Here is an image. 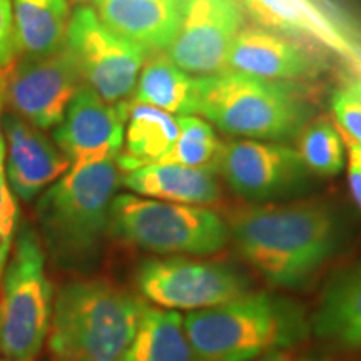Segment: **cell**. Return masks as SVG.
<instances>
[{"mask_svg": "<svg viewBox=\"0 0 361 361\" xmlns=\"http://www.w3.org/2000/svg\"><path fill=\"white\" fill-rule=\"evenodd\" d=\"M226 223L238 255L279 290H303L341 246L338 216L322 201L238 207Z\"/></svg>", "mask_w": 361, "mask_h": 361, "instance_id": "1", "label": "cell"}, {"mask_svg": "<svg viewBox=\"0 0 361 361\" xmlns=\"http://www.w3.org/2000/svg\"><path fill=\"white\" fill-rule=\"evenodd\" d=\"M197 361H255L311 335L303 306L290 296L246 293L183 316Z\"/></svg>", "mask_w": 361, "mask_h": 361, "instance_id": "2", "label": "cell"}, {"mask_svg": "<svg viewBox=\"0 0 361 361\" xmlns=\"http://www.w3.org/2000/svg\"><path fill=\"white\" fill-rule=\"evenodd\" d=\"M116 159L69 169L40 197L37 218L49 258L59 269L89 273L111 233V206L121 184Z\"/></svg>", "mask_w": 361, "mask_h": 361, "instance_id": "3", "label": "cell"}, {"mask_svg": "<svg viewBox=\"0 0 361 361\" xmlns=\"http://www.w3.org/2000/svg\"><path fill=\"white\" fill-rule=\"evenodd\" d=\"M146 303L102 279L64 284L52 305L49 350L54 361H121Z\"/></svg>", "mask_w": 361, "mask_h": 361, "instance_id": "4", "label": "cell"}, {"mask_svg": "<svg viewBox=\"0 0 361 361\" xmlns=\"http://www.w3.org/2000/svg\"><path fill=\"white\" fill-rule=\"evenodd\" d=\"M200 114L229 135L251 141L296 139L311 109L290 82L266 80L223 69L200 75Z\"/></svg>", "mask_w": 361, "mask_h": 361, "instance_id": "5", "label": "cell"}, {"mask_svg": "<svg viewBox=\"0 0 361 361\" xmlns=\"http://www.w3.org/2000/svg\"><path fill=\"white\" fill-rule=\"evenodd\" d=\"M111 233L159 256L214 255L229 243L226 219L206 206L119 194L111 206Z\"/></svg>", "mask_w": 361, "mask_h": 361, "instance_id": "6", "label": "cell"}, {"mask_svg": "<svg viewBox=\"0 0 361 361\" xmlns=\"http://www.w3.org/2000/svg\"><path fill=\"white\" fill-rule=\"evenodd\" d=\"M0 279V353L7 361H35L51 324L52 284L42 241L30 224L16 234Z\"/></svg>", "mask_w": 361, "mask_h": 361, "instance_id": "7", "label": "cell"}, {"mask_svg": "<svg viewBox=\"0 0 361 361\" xmlns=\"http://www.w3.org/2000/svg\"><path fill=\"white\" fill-rule=\"evenodd\" d=\"M135 286L142 298L161 308L200 311L246 295L251 281L241 269L223 261L161 256L137 266Z\"/></svg>", "mask_w": 361, "mask_h": 361, "instance_id": "8", "label": "cell"}, {"mask_svg": "<svg viewBox=\"0 0 361 361\" xmlns=\"http://www.w3.org/2000/svg\"><path fill=\"white\" fill-rule=\"evenodd\" d=\"M66 47L97 96L109 104L133 101L147 52L111 30L94 7L80 6L72 13Z\"/></svg>", "mask_w": 361, "mask_h": 361, "instance_id": "9", "label": "cell"}, {"mask_svg": "<svg viewBox=\"0 0 361 361\" xmlns=\"http://www.w3.org/2000/svg\"><path fill=\"white\" fill-rule=\"evenodd\" d=\"M216 173L229 189L250 202H266L303 194L310 171L296 149L281 142L238 139L221 144Z\"/></svg>", "mask_w": 361, "mask_h": 361, "instance_id": "10", "label": "cell"}, {"mask_svg": "<svg viewBox=\"0 0 361 361\" xmlns=\"http://www.w3.org/2000/svg\"><path fill=\"white\" fill-rule=\"evenodd\" d=\"M80 85V72L64 47L45 57L22 56L13 67H7L2 99L29 124L51 129L61 123Z\"/></svg>", "mask_w": 361, "mask_h": 361, "instance_id": "11", "label": "cell"}, {"mask_svg": "<svg viewBox=\"0 0 361 361\" xmlns=\"http://www.w3.org/2000/svg\"><path fill=\"white\" fill-rule=\"evenodd\" d=\"M238 0H180L179 22L166 56L189 74L226 69L229 47L243 29Z\"/></svg>", "mask_w": 361, "mask_h": 361, "instance_id": "12", "label": "cell"}, {"mask_svg": "<svg viewBox=\"0 0 361 361\" xmlns=\"http://www.w3.org/2000/svg\"><path fill=\"white\" fill-rule=\"evenodd\" d=\"M129 104H109L85 84L80 85L54 129V141L71 162V169L119 156Z\"/></svg>", "mask_w": 361, "mask_h": 361, "instance_id": "13", "label": "cell"}, {"mask_svg": "<svg viewBox=\"0 0 361 361\" xmlns=\"http://www.w3.org/2000/svg\"><path fill=\"white\" fill-rule=\"evenodd\" d=\"M226 69L266 80L293 82L322 71V62L301 40L266 27H243L229 47Z\"/></svg>", "mask_w": 361, "mask_h": 361, "instance_id": "14", "label": "cell"}, {"mask_svg": "<svg viewBox=\"0 0 361 361\" xmlns=\"http://www.w3.org/2000/svg\"><path fill=\"white\" fill-rule=\"evenodd\" d=\"M7 142L6 176L8 186L20 200L32 201L39 192L61 179L71 162L51 139L13 112L4 116Z\"/></svg>", "mask_w": 361, "mask_h": 361, "instance_id": "15", "label": "cell"}, {"mask_svg": "<svg viewBox=\"0 0 361 361\" xmlns=\"http://www.w3.org/2000/svg\"><path fill=\"white\" fill-rule=\"evenodd\" d=\"M243 4L266 29L326 47L348 59L361 72V49L318 0H243Z\"/></svg>", "mask_w": 361, "mask_h": 361, "instance_id": "16", "label": "cell"}, {"mask_svg": "<svg viewBox=\"0 0 361 361\" xmlns=\"http://www.w3.org/2000/svg\"><path fill=\"white\" fill-rule=\"evenodd\" d=\"M310 323L318 340L340 350H361V261L328 279Z\"/></svg>", "mask_w": 361, "mask_h": 361, "instance_id": "17", "label": "cell"}, {"mask_svg": "<svg viewBox=\"0 0 361 361\" xmlns=\"http://www.w3.org/2000/svg\"><path fill=\"white\" fill-rule=\"evenodd\" d=\"M99 19L146 52H164L179 22L180 0H94Z\"/></svg>", "mask_w": 361, "mask_h": 361, "instance_id": "18", "label": "cell"}, {"mask_svg": "<svg viewBox=\"0 0 361 361\" xmlns=\"http://www.w3.org/2000/svg\"><path fill=\"white\" fill-rule=\"evenodd\" d=\"M121 184L137 196L179 204L207 206L221 200V184L213 171L168 162H157L126 173Z\"/></svg>", "mask_w": 361, "mask_h": 361, "instance_id": "19", "label": "cell"}, {"mask_svg": "<svg viewBox=\"0 0 361 361\" xmlns=\"http://www.w3.org/2000/svg\"><path fill=\"white\" fill-rule=\"evenodd\" d=\"M178 135L179 124L173 114L147 104L130 102L124 144L116 157L117 168L126 174L144 166L157 164L168 156Z\"/></svg>", "mask_w": 361, "mask_h": 361, "instance_id": "20", "label": "cell"}, {"mask_svg": "<svg viewBox=\"0 0 361 361\" xmlns=\"http://www.w3.org/2000/svg\"><path fill=\"white\" fill-rule=\"evenodd\" d=\"M179 116L200 114L197 78L183 71L162 52H152L144 62L133 101Z\"/></svg>", "mask_w": 361, "mask_h": 361, "instance_id": "21", "label": "cell"}, {"mask_svg": "<svg viewBox=\"0 0 361 361\" xmlns=\"http://www.w3.org/2000/svg\"><path fill=\"white\" fill-rule=\"evenodd\" d=\"M17 47L22 56L45 57L66 47L67 0H12Z\"/></svg>", "mask_w": 361, "mask_h": 361, "instance_id": "22", "label": "cell"}, {"mask_svg": "<svg viewBox=\"0 0 361 361\" xmlns=\"http://www.w3.org/2000/svg\"><path fill=\"white\" fill-rule=\"evenodd\" d=\"M121 361H197L183 316L146 305L135 335Z\"/></svg>", "mask_w": 361, "mask_h": 361, "instance_id": "23", "label": "cell"}, {"mask_svg": "<svg viewBox=\"0 0 361 361\" xmlns=\"http://www.w3.org/2000/svg\"><path fill=\"white\" fill-rule=\"evenodd\" d=\"M298 154L310 173L322 178L340 174L345 166V142L329 119H314L298 134Z\"/></svg>", "mask_w": 361, "mask_h": 361, "instance_id": "24", "label": "cell"}, {"mask_svg": "<svg viewBox=\"0 0 361 361\" xmlns=\"http://www.w3.org/2000/svg\"><path fill=\"white\" fill-rule=\"evenodd\" d=\"M179 135L174 146L161 162L186 168L207 169L216 173L221 151L219 139L207 121L197 116H179Z\"/></svg>", "mask_w": 361, "mask_h": 361, "instance_id": "25", "label": "cell"}, {"mask_svg": "<svg viewBox=\"0 0 361 361\" xmlns=\"http://www.w3.org/2000/svg\"><path fill=\"white\" fill-rule=\"evenodd\" d=\"M4 161L6 154H0V278L11 256L17 231V218H19V209L12 189L8 186Z\"/></svg>", "mask_w": 361, "mask_h": 361, "instance_id": "26", "label": "cell"}, {"mask_svg": "<svg viewBox=\"0 0 361 361\" xmlns=\"http://www.w3.org/2000/svg\"><path fill=\"white\" fill-rule=\"evenodd\" d=\"M331 111L341 135L361 146V99L346 87L335 90Z\"/></svg>", "mask_w": 361, "mask_h": 361, "instance_id": "27", "label": "cell"}, {"mask_svg": "<svg viewBox=\"0 0 361 361\" xmlns=\"http://www.w3.org/2000/svg\"><path fill=\"white\" fill-rule=\"evenodd\" d=\"M20 56L13 27L12 0H0V67H11Z\"/></svg>", "mask_w": 361, "mask_h": 361, "instance_id": "28", "label": "cell"}, {"mask_svg": "<svg viewBox=\"0 0 361 361\" xmlns=\"http://www.w3.org/2000/svg\"><path fill=\"white\" fill-rule=\"evenodd\" d=\"M345 149L348 152V180L350 189L353 194V200L356 204L361 207V146L348 137L341 135Z\"/></svg>", "mask_w": 361, "mask_h": 361, "instance_id": "29", "label": "cell"}, {"mask_svg": "<svg viewBox=\"0 0 361 361\" xmlns=\"http://www.w3.org/2000/svg\"><path fill=\"white\" fill-rule=\"evenodd\" d=\"M256 361H298L293 358L291 355L284 353V351H273V353H268L264 356H261V358H258Z\"/></svg>", "mask_w": 361, "mask_h": 361, "instance_id": "30", "label": "cell"}, {"mask_svg": "<svg viewBox=\"0 0 361 361\" xmlns=\"http://www.w3.org/2000/svg\"><path fill=\"white\" fill-rule=\"evenodd\" d=\"M346 89L351 90V92H353L356 97L361 99V75H360V78H356V79H351L348 85H346Z\"/></svg>", "mask_w": 361, "mask_h": 361, "instance_id": "31", "label": "cell"}, {"mask_svg": "<svg viewBox=\"0 0 361 361\" xmlns=\"http://www.w3.org/2000/svg\"><path fill=\"white\" fill-rule=\"evenodd\" d=\"M2 90H0V111H2ZM0 154H6V139H4L2 130H0Z\"/></svg>", "mask_w": 361, "mask_h": 361, "instance_id": "32", "label": "cell"}, {"mask_svg": "<svg viewBox=\"0 0 361 361\" xmlns=\"http://www.w3.org/2000/svg\"><path fill=\"white\" fill-rule=\"evenodd\" d=\"M6 71H7V67H6V69H4V67H0V90H2L4 79H6Z\"/></svg>", "mask_w": 361, "mask_h": 361, "instance_id": "33", "label": "cell"}, {"mask_svg": "<svg viewBox=\"0 0 361 361\" xmlns=\"http://www.w3.org/2000/svg\"><path fill=\"white\" fill-rule=\"evenodd\" d=\"M78 2H85V0H78Z\"/></svg>", "mask_w": 361, "mask_h": 361, "instance_id": "34", "label": "cell"}, {"mask_svg": "<svg viewBox=\"0 0 361 361\" xmlns=\"http://www.w3.org/2000/svg\"><path fill=\"white\" fill-rule=\"evenodd\" d=\"M0 361H7V360H0Z\"/></svg>", "mask_w": 361, "mask_h": 361, "instance_id": "35", "label": "cell"}]
</instances>
